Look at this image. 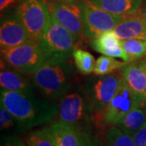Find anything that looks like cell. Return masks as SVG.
Returning <instances> with one entry per match:
<instances>
[{
	"mask_svg": "<svg viewBox=\"0 0 146 146\" xmlns=\"http://www.w3.org/2000/svg\"><path fill=\"white\" fill-rule=\"evenodd\" d=\"M80 146H106L103 141L96 135H94L88 129L81 131Z\"/></svg>",
	"mask_w": 146,
	"mask_h": 146,
	"instance_id": "cell-25",
	"label": "cell"
},
{
	"mask_svg": "<svg viewBox=\"0 0 146 146\" xmlns=\"http://www.w3.org/2000/svg\"><path fill=\"white\" fill-rule=\"evenodd\" d=\"M91 46L96 51L104 55L120 58L125 63H129V58L123 50L121 40L114 31L106 32L92 40Z\"/></svg>",
	"mask_w": 146,
	"mask_h": 146,
	"instance_id": "cell-13",
	"label": "cell"
},
{
	"mask_svg": "<svg viewBox=\"0 0 146 146\" xmlns=\"http://www.w3.org/2000/svg\"><path fill=\"white\" fill-rule=\"evenodd\" d=\"M29 41H32L29 34L16 15L8 17L2 22L0 29L1 50L21 46Z\"/></svg>",
	"mask_w": 146,
	"mask_h": 146,
	"instance_id": "cell-11",
	"label": "cell"
},
{
	"mask_svg": "<svg viewBox=\"0 0 146 146\" xmlns=\"http://www.w3.org/2000/svg\"><path fill=\"white\" fill-rule=\"evenodd\" d=\"M1 89L23 94H34L33 81L25 77L21 72L3 70L0 73Z\"/></svg>",
	"mask_w": 146,
	"mask_h": 146,
	"instance_id": "cell-16",
	"label": "cell"
},
{
	"mask_svg": "<svg viewBox=\"0 0 146 146\" xmlns=\"http://www.w3.org/2000/svg\"><path fill=\"white\" fill-rule=\"evenodd\" d=\"M144 63H145V71H146V58L145 59V61H144Z\"/></svg>",
	"mask_w": 146,
	"mask_h": 146,
	"instance_id": "cell-31",
	"label": "cell"
},
{
	"mask_svg": "<svg viewBox=\"0 0 146 146\" xmlns=\"http://www.w3.org/2000/svg\"><path fill=\"white\" fill-rule=\"evenodd\" d=\"M70 58H49L33 73L32 80L43 97L59 99L74 87L76 73Z\"/></svg>",
	"mask_w": 146,
	"mask_h": 146,
	"instance_id": "cell-2",
	"label": "cell"
},
{
	"mask_svg": "<svg viewBox=\"0 0 146 146\" xmlns=\"http://www.w3.org/2000/svg\"><path fill=\"white\" fill-rule=\"evenodd\" d=\"M121 75L127 85L142 101L146 102V71L144 61H134L122 68Z\"/></svg>",
	"mask_w": 146,
	"mask_h": 146,
	"instance_id": "cell-12",
	"label": "cell"
},
{
	"mask_svg": "<svg viewBox=\"0 0 146 146\" xmlns=\"http://www.w3.org/2000/svg\"><path fill=\"white\" fill-rule=\"evenodd\" d=\"M141 18L144 19V20L146 21V6L145 7V9H144L143 11L141 12Z\"/></svg>",
	"mask_w": 146,
	"mask_h": 146,
	"instance_id": "cell-30",
	"label": "cell"
},
{
	"mask_svg": "<svg viewBox=\"0 0 146 146\" xmlns=\"http://www.w3.org/2000/svg\"><path fill=\"white\" fill-rule=\"evenodd\" d=\"M145 112H146V102H145Z\"/></svg>",
	"mask_w": 146,
	"mask_h": 146,
	"instance_id": "cell-32",
	"label": "cell"
},
{
	"mask_svg": "<svg viewBox=\"0 0 146 146\" xmlns=\"http://www.w3.org/2000/svg\"><path fill=\"white\" fill-rule=\"evenodd\" d=\"M83 11L84 36L94 39L106 32L114 31L124 16L115 15L88 0H80Z\"/></svg>",
	"mask_w": 146,
	"mask_h": 146,
	"instance_id": "cell-8",
	"label": "cell"
},
{
	"mask_svg": "<svg viewBox=\"0 0 146 146\" xmlns=\"http://www.w3.org/2000/svg\"><path fill=\"white\" fill-rule=\"evenodd\" d=\"M72 57L80 73L84 76H89L94 72L96 60L90 53L77 49L73 52Z\"/></svg>",
	"mask_w": 146,
	"mask_h": 146,
	"instance_id": "cell-20",
	"label": "cell"
},
{
	"mask_svg": "<svg viewBox=\"0 0 146 146\" xmlns=\"http://www.w3.org/2000/svg\"><path fill=\"white\" fill-rule=\"evenodd\" d=\"M50 14L80 41L84 36L83 11L80 2H50Z\"/></svg>",
	"mask_w": 146,
	"mask_h": 146,
	"instance_id": "cell-10",
	"label": "cell"
},
{
	"mask_svg": "<svg viewBox=\"0 0 146 146\" xmlns=\"http://www.w3.org/2000/svg\"><path fill=\"white\" fill-rule=\"evenodd\" d=\"M1 53L7 63L22 73L33 74L49 58L41 43L36 41H29Z\"/></svg>",
	"mask_w": 146,
	"mask_h": 146,
	"instance_id": "cell-5",
	"label": "cell"
},
{
	"mask_svg": "<svg viewBox=\"0 0 146 146\" xmlns=\"http://www.w3.org/2000/svg\"><path fill=\"white\" fill-rule=\"evenodd\" d=\"M144 105L145 102L129 88L123 77L116 94L102 115V121L107 125H118L130 111Z\"/></svg>",
	"mask_w": 146,
	"mask_h": 146,
	"instance_id": "cell-9",
	"label": "cell"
},
{
	"mask_svg": "<svg viewBox=\"0 0 146 146\" xmlns=\"http://www.w3.org/2000/svg\"><path fill=\"white\" fill-rule=\"evenodd\" d=\"M146 123V113L142 107L132 110L120 121L118 127L127 134L133 136Z\"/></svg>",
	"mask_w": 146,
	"mask_h": 146,
	"instance_id": "cell-18",
	"label": "cell"
},
{
	"mask_svg": "<svg viewBox=\"0 0 146 146\" xmlns=\"http://www.w3.org/2000/svg\"><path fill=\"white\" fill-rule=\"evenodd\" d=\"M125 65V62H120L114 57L103 55L96 61L94 72L96 76L109 75L118 69L123 68Z\"/></svg>",
	"mask_w": 146,
	"mask_h": 146,
	"instance_id": "cell-23",
	"label": "cell"
},
{
	"mask_svg": "<svg viewBox=\"0 0 146 146\" xmlns=\"http://www.w3.org/2000/svg\"><path fill=\"white\" fill-rule=\"evenodd\" d=\"M16 16L26 28L32 41H40L50 19L46 0H18Z\"/></svg>",
	"mask_w": 146,
	"mask_h": 146,
	"instance_id": "cell-7",
	"label": "cell"
},
{
	"mask_svg": "<svg viewBox=\"0 0 146 146\" xmlns=\"http://www.w3.org/2000/svg\"><path fill=\"white\" fill-rule=\"evenodd\" d=\"M136 146H146V123L132 136Z\"/></svg>",
	"mask_w": 146,
	"mask_h": 146,
	"instance_id": "cell-26",
	"label": "cell"
},
{
	"mask_svg": "<svg viewBox=\"0 0 146 146\" xmlns=\"http://www.w3.org/2000/svg\"><path fill=\"white\" fill-rule=\"evenodd\" d=\"M50 130L56 146H80L81 130L62 120L54 121Z\"/></svg>",
	"mask_w": 146,
	"mask_h": 146,
	"instance_id": "cell-14",
	"label": "cell"
},
{
	"mask_svg": "<svg viewBox=\"0 0 146 146\" xmlns=\"http://www.w3.org/2000/svg\"><path fill=\"white\" fill-rule=\"evenodd\" d=\"M122 75L94 76L84 80L83 88L94 107L96 115L101 116L116 94L122 80Z\"/></svg>",
	"mask_w": 146,
	"mask_h": 146,
	"instance_id": "cell-6",
	"label": "cell"
},
{
	"mask_svg": "<svg viewBox=\"0 0 146 146\" xmlns=\"http://www.w3.org/2000/svg\"><path fill=\"white\" fill-rule=\"evenodd\" d=\"M25 141L28 146H56L50 127H46L29 132Z\"/></svg>",
	"mask_w": 146,
	"mask_h": 146,
	"instance_id": "cell-22",
	"label": "cell"
},
{
	"mask_svg": "<svg viewBox=\"0 0 146 146\" xmlns=\"http://www.w3.org/2000/svg\"><path fill=\"white\" fill-rule=\"evenodd\" d=\"M120 40L141 39L146 41V21L141 17L124 16L114 29Z\"/></svg>",
	"mask_w": 146,
	"mask_h": 146,
	"instance_id": "cell-15",
	"label": "cell"
},
{
	"mask_svg": "<svg viewBox=\"0 0 146 146\" xmlns=\"http://www.w3.org/2000/svg\"><path fill=\"white\" fill-rule=\"evenodd\" d=\"M42 46L50 57H71L80 40L73 35L50 14L40 41Z\"/></svg>",
	"mask_w": 146,
	"mask_h": 146,
	"instance_id": "cell-4",
	"label": "cell"
},
{
	"mask_svg": "<svg viewBox=\"0 0 146 146\" xmlns=\"http://www.w3.org/2000/svg\"><path fill=\"white\" fill-rule=\"evenodd\" d=\"M2 146H26L23 141L16 137H9L4 141Z\"/></svg>",
	"mask_w": 146,
	"mask_h": 146,
	"instance_id": "cell-27",
	"label": "cell"
},
{
	"mask_svg": "<svg viewBox=\"0 0 146 146\" xmlns=\"http://www.w3.org/2000/svg\"><path fill=\"white\" fill-rule=\"evenodd\" d=\"M95 5L115 15L122 16L136 14L141 6V0H88Z\"/></svg>",
	"mask_w": 146,
	"mask_h": 146,
	"instance_id": "cell-17",
	"label": "cell"
},
{
	"mask_svg": "<svg viewBox=\"0 0 146 146\" xmlns=\"http://www.w3.org/2000/svg\"><path fill=\"white\" fill-rule=\"evenodd\" d=\"M16 121L13 115L3 104L0 106V127L3 130H8L16 125Z\"/></svg>",
	"mask_w": 146,
	"mask_h": 146,
	"instance_id": "cell-24",
	"label": "cell"
},
{
	"mask_svg": "<svg viewBox=\"0 0 146 146\" xmlns=\"http://www.w3.org/2000/svg\"><path fill=\"white\" fill-rule=\"evenodd\" d=\"M50 2H80V0H50Z\"/></svg>",
	"mask_w": 146,
	"mask_h": 146,
	"instance_id": "cell-29",
	"label": "cell"
},
{
	"mask_svg": "<svg viewBox=\"0 0 146 146\" xmlns=\"http://www.w3.org/2000/svg\"><path fill=\"white\" fill-rule=\"evenodd\" d=\"M16 2H18V0H0V9L1 11L4 10Z\"/></svg>",
	"mask_w": 146,
	"mask_h": 146,
	"instance_id": "cell-28",
	"label": "cell"
},
{
	"mask_svg": "<svg viewBox=\"0 0 146 146\" xmlns=\"http://www.w3.org/2000/svg\"><path fill=\"white\" fill-rule=\"evenodd\" d=\"M106 146H136L132 136L117 126H112L105 133Z\"/></svg>",
	"mask_w": 146,
	"mask_h": 146,
	"instance_id": "cell-19",
	"label": "cell"
},
{
	"mask_svg": "<svg viewBox=\"0 0 146 146\" xmlns=\"http://www.w3.org/2000/svg\"><path fill=\"white\" fill-rule=\"evenodd\" d=\"M1 104L5 106L21 130L47 124L59 113L55 100L35 94H23L1 89Z\"/></svg>",
	"mask_w": 146,
	"mask_h": 146,
	"instance_id": "cell-1",
	"label": "cell"
},
{
	"mask_svg": "<svg viewBox=\"0 0 146 146\" xmlns=\"http://www.w3.org/2000/svg\"><path fill=\"white\" fill-rule=\"evenodd\" d=\"M123 50L129 58V63L146 56V41L141 39L121 40Z\"/></svg>",
	"mask_w": 146,
	"mask_h": 146,
	"instance_id": "cell-21",
	"label": "cell"
},
{
	"mask_svg": "<svg viewBox=\"0 0 146 146\" xmlns=\"http://www.w3.org/2000/svg\"><path fill=\"white\" fill-rule=\"evenodd\" d=\"M59 119L79 127L88 129L95 118V111L83 86L75 84L68 94L59 98Z\"/></svg>",
	"mask_w": 146,
	"mask_h": 146,
	"instance_id": "cell-3",
	"label": "cell"
}]
</instances>
